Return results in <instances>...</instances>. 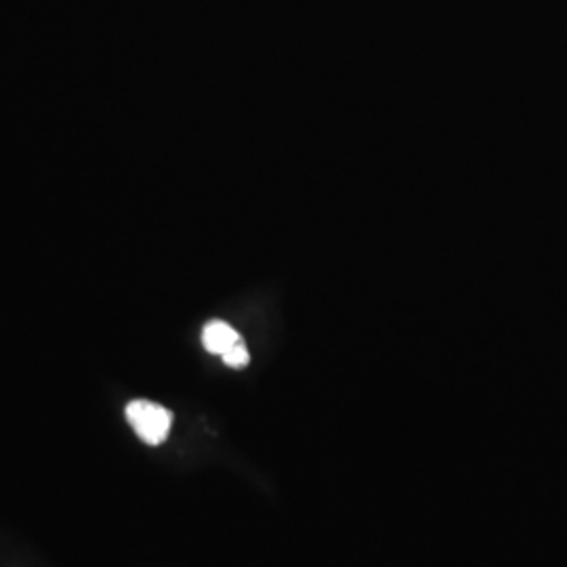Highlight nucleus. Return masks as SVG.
<instances>
[{"label":"nucleus","instance_id":"obj_2","mask_svg":"<svg viewBox=\"0 0 567 567\" xmlns=\"http://www.w3.org/2000/svg\"><path fill=\"white\" fill-rule=\"evenodd\" d=\"M240 341H243V337L231 326L225 324L221 320H213V322L204 326V349L213 355H224L234 344H238Z\"/></svg>","mask_w":567,"mask_h":567},{"label":"nucleus","instance_id":"obj_1","mask_svg":"<svg viewBox=\"0 0 567 567\" xmlns=\"http://www.w3.org/2000/svg\"><path fill=\"white\" fill-rule=\"evenodd\" d=\"M126 421L147 446H161L171 433L173 412L150 400H133L126 405Z\"/></svg>","mask_w":567,"mask_h":567},{"label":"nucleus","instance_id":"obj_3","mask_svg":"<svg viewBox=\"0 0 567 567\" xmlns=\"http://www.w3.org/2000/svg\"><path fill=\"white\" fill-rule=\"evenodd\" d=\"M221 358H224L225 364L229 365V368H244V365L250 362V355H248V349H246L244 341L234 344Z\"/></svg>","mask_w":567,"mask_h":567}]
</instances>
